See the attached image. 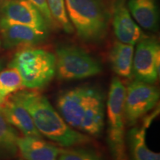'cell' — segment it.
Returning <instances> with one entry per match:
<instances>
[{
  "label": "cell",
  "instance_id": "5",
  "mask_svg": "<svg viewBox=\"0 0 160 160\" xmlns=\"http://www.w3.org/2000/svg\"><path fill=\"white\" fill-rule=\"evenodd\" d=\"M56 76L61 81H75L94 77L102 71L97 58L82 48L62 45L56 49Z\"/></svg>",
  "mask_w": 160,
  "mask_h": 160
},
{
  "label": "cell",
  "instance_id": "13",
  "mask_svg": "<svg viewBox=\"0 0 160 160\" xmlns=\"http://www.w3.org/2000/svg\"><path fill=\"white\" fill-rule=\"evenodd\" d=\"M0 113L11 126H14L24 136L42 138L33 123V119L22 105L8 97L0 104Z\"/></svg>",
  "mask_w": 160,
  "mask_h": 160
},
{
  "label": "cell",
  "instance_id": "7",
  "mask_svg": "<svg viewBox=\"0 0 160 160\" xmlns=\"http://www.w3.org/2000/svg\"><path fill=\"white\" fill-rule=\"evenodd\" d=\"M137 44L133 59V76L139 81L154 84L159 76V42L156 38L145 37Z\"/></svg>",
  "mask_w": 160,
  "mask_h": 160
},
{
  "label": "cell",
  "instance_id": "4",
  "mask_svg": "<svg viewBox=\"0 0 160 160\" xmlns=\"http://www.w3.org/2000/svg\"><path fill=\"white\" fill-rule=\"evenodd\" d=\"M125 87L118 77H113L106 102L108 121L107 142L113 160H128L124 112Z\"/></svg>",
  "mask_w": 160,
  "mask_h": 160
},
{
  "label": "cell",
  "instance_id": "24",
  "mask_svg": "<svg viewBox=\"0 0 160 160\" xmlns=\"http://www.w3.org/2000/svg\"><path fill=\"white\" fill-rule=\"evenodd\" d=\"M2 45V42H1V39H0V46H1Z\"/></svg>",
  "mask_w": 160,
  "mask_h": 160
},
{
  "label": "cell",
  "instance_id": "23",
  "mask_svg": "<svg viewBox=\"0 0 160 160\" xmlns=\"http://www.w3.org/2000/svg\"><path fill=\"white\" fill-rule=\"evenodd\" d=\"M4 65H5V61L3 59H0V71L3 69Z\"/></svg>",
  "mask_w": 160,
  "mask_h": 160
},
{
  "label": "cell",
  "instance_id": "9",
  "mask_svg": "<svg viewBox=\"0 0 160 160\" xmlns=\"http://www.w3.org/2000/svg\"><path fill=\"white\" fill-rule=\"evenodd\" d=\"M0 19L41 31L49 30L42 14L28 0H4L0 5Z\"/></svg>",
  "mask_w": 160,
  "mask_h": 160
},
{
  "label": "cell",
  "instance_id": "20",
  "mask_svg": "<svg viewBox=\"0 0 160 160\" xmlns=\"http://www.w3.org/2000/svg\"><path fill=\"white\" fill-rule=\"evenodd\" d=\"M47 2L54 23L59 26L65 33H73V28L68 16L65 1L64 0H47Z\"/></svg>",
  "mask_w": 160,
  "mask_h": 160
},
{
  "label": "cell",
  "instance_id": "15",
  "mask_svg": "<svg viewBox=\"0 0 160 160\" xmlns=\"http://www.w3.org/2000/svg\"><path fill=\"white\" fill-rule=\"evenodd\" d=\"M17 149L26 160H57L61 149L41 137L24 136L17 142Z\"/></svg>",
  "mask_w": 160,
  "mask_h": 160
},
{
  "label": "cell",
  "instance_id": "2",
  "mask_svg": "<svg viewBox=\"0 0 160 160\" xmlns=\"http://www.w3.org/2000/svg\"><path fill=\"white\" fill-rule=\"evenodd\" d=\"M69 19L78 37L87 43H99L107 36L111 12L105 0H64Z\"/></svg>",
  "mask_w": 160,
  "mask_h": 160
},
{
  "label": "cell",
  "instance_id": "21",
  "mask_svg": "<svg viewBox=\"0 0 160 160\" xmlns=\"http://www.w3.org/2000/svg\"><path fill=\"white\" fill-rule=\"evenodd\" d=\"M57 160H104V159L93 150L71 148L61 149Z\"/></svg>",
  "mask_w": 160,
  "mask_h": 160
},
{
  "label": "cell",
  "instance_id": "11",
  "mask_svg": "<svg viewBox=\"0 0 160 160\" xmlns=\"http://www.w3.org/2000/svg\"><path fill=\"white\" fill-rule=\"evenodd\" d=\"M113 28L118 41L134 46L146 36L132 18L127 0H114L112 8Z\"/></svg>",
  "mask_w": 160,
  "mask_h": 160
},
{
  "label": "cell",
  "instance_id": "3",
  "mask_svg": "<svg viewBox=\"0 0 160 160\" xmlns=\"http://www.w3.org/2000/svg\"><path fill=\"white\" fill-rule=\"evenodd\" d=\"M8 67L17 70L23 87L31 90L42 88L56 74L55 55L43 49L23 48L15 53Z\"/></svg>",
  "mask_w": 160,
  "mask_h": 160
},
{
  "label": "cell",
  "instance_id": "17",
  "mask_svg": "<svg viewBox=\"0 0 160 160\" xmlns=\"http://www.w3.org/2000/svg\"><path fill=\"white\" fill-rule=\"evenodd\" d=\"M133 45L119 41L113 43L108 57L111 69L116 74L128 79L133 77Z\"/></svg>",
  "mask_w": 160,
  "mask_h": 160
},
{
  "label": "cell",
  "instance_id": "18",
  "mask_svg": "<svg viewBox=\"0 0 160 160\" xmlns=\"http://www.w3.org/2000/svg\"><path fill=\"white\" fill-rule=\"evenodd\" d=\"M23 87L22 78L14 68L8 67L0 71V104Z\"/></svg>",
  "mask_w": 160,
  "mask_h": 160
},
{
  "label": "cell",
  "instance_id": "12",
  "mask_svg": "<svg viewBox=\"0 0 160 160\" xmlns=\"http://www.w3.org/2000/svg\"><path fill=\"white\" fill-rule=\"evenodd\" d=\"M105 93L96 85L88 104L79 131L91 137H99L105 125Z\"/></svg>",
  "mask_w": 160,
  "mask_h": 160
},
{
  "label": "cell",
  "instance_id": "25",
  "mask_svg": "<svg viewBox=\"0 0 160 160\" xmlns=\"http://www.w3.org/2000/svg\"><path fill=\"white\" fill-rule=\"evenodd\" d=\"M2 0H0V2H2Z\"/></svg>",
  "mask_w": 160,
  "mask_h": 160
},
{
  "label": "cell",
  "instance_id": "6",
  "mask_svg": "<svg viewBox=\"0 0 160 160\" xmlns=\"http://www.w3.org/2000/svg\"><path fill=\"white\" fill-rule=\"evenodd\" d=\"M159 99V91L155 85L133 80L125 88L124 102L125 123L129 126L136 125L140 118L157 105Z\"/></svg>",
  "mask_w": 160,
  "mask_h": 160
},
{
  "label": "cell",
  "instance_id": "10",
  "mask_svg": "<svg viewBox=\"0 0 160 160\" xmlns=\"http://www.w3.org/2000/svg\"><path fill=\"white\" fill-rule=\"evenodd\" d=\"M0 34L5 48H28L44 42L48 37V31L0 19Z\"/></svg>",
  "mask_w": 160,
  "mask_h": 160
},
{
  "label": "cell",
  "instance_id": "8",
  "mask_svg": "<svg viewBox=\"0 0 160 160\" xmlns=\"http://www.w3.org/2000/svg\"><path fill=\"white\" fill-rule=\"evenodd\" d=\"M95 87L92 85L77 86L62 91L57 97L59 113L71 128L78 131Z\"/></svg>",
  "mask_w": 160,
  "mask_h": 160
},
{
  "label": "cell",
  "instance_id": "16",
  "mask_svg": "<svg viewBox=\"0 0 160 160\" xmlns=\"http://www.w3.org/2000/svg\"><path fill=\"white\" fill-rule=\"evenodd\" d=\"M127 5L137 25L147 31H158L159 12L157 0H128Z\"/></svg>",
  "mask_w": 160,
  "mask_h": 160
},
{
  "label": "cell",
  "instance_id": "19",
  "mask_svg": "<svg viewBox=\"0 0 160 160\" xmlns=\"http://www.w3.org/2000/svg\"><path fill=\"white\" fill-rule=\"evenodd\" d=\"M17 132L0 113V151L9 153L17 152Z\"/></svg>",
  "mask_w": 160,
  "mask_h": 160
},
{
  "label": "cell",
  "instance_id": "1",
  "mask_svg": "<svg viewBox=\"0 0 160 160\" xmlns=\"http://www.w3.org/2000/svg\"><path fill=\"white\" fill-rule=\"evenodd\" d=\"M12 99L28 111L37 129L42 136L65 148L89 142V137L71 128L47 97L33 90H21L12 94Z\"/></svg>",
  "mask_w": 160,
  "mask_h": 160
},
{
  "label": "cell",
  "instance_id": "14",
  "mask_svg": "<svg viewBox=\"0 0 160 160\" xmlns=\"http://www.w3.org/2000/svg\"><path fill=\"white\" fill-rule=\"evenodd\" d=\"M158 112L159 110L146 118L141 126L132 128L127 133L126 147L128 148L132 160H160L159 153L150 150L145 140L146 130Z\"/></svg>",
  "mask_w": 160,
  "mask_h": 160
},
{
  "label": "cell",
  "instance_id": "22",
  "mask_svg": "<svg viewBox=\"0 0 160 160\" xmlns=\"http://www.w3.org/2000/svg\"><path fill=\"white\" fill-rule=\"evenodd\" d=\"M30 2L33 4L40 11L47 22L49 27L55 25L53 17H52L51 11H50L48 5L47 0H28Z\"/></svg>",
  "mask_w": 160,
  "mask_h": 160
}]
</instances>
